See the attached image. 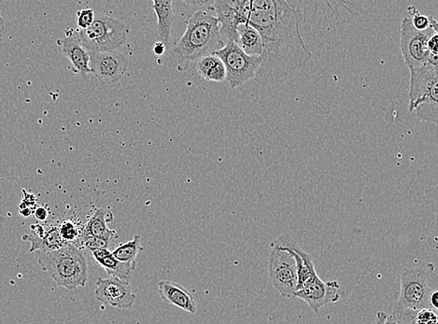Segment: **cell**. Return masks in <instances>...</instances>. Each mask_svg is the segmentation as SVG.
I'll return each instance as SVG.
<instances>
[{"label": "cell", "instance_id": "cell-11", "mask_svg": "<svg viewBox=\"0 0 438 324\" xmlns=\"http://www.w3.org/2000/svg\"><path fill=\"white\" fill-rule=\"evenodd\" d=\"M89 68L101 84L111 85L120 81L126 73L128 60L120 53H89Z\"/></svg>", "mask_w": 438, "mask_h": 324}, {"label": "cell", "instance_id": "cell-2", "mask_svg": "<svg viewBox=\"0 0 438 324\" xmlns=\"http://www.w3.org/2000/svg\"><path fill=\"white\" fill-rule=\"evenodd\" d=\"M225 46L216 16L198 10L188 20L187 30L172 49L180 73L187 70L192 62L214 55Z\"/></svg>", "mask_w": 438, "mask_h": 324}, {"label": "cell", "instance_id": "cell-26", "mask_svg": "<svg viewBox=\"0 0 438 324\" xmlns=\"http://www.w3.org/2000/svg\"><path fill=\"white\" fill-rule=\"evenodd\" d=\"M220 58L215 55H207L200 58V59L196 61V68H198V73L199 75L204 78L206 74L211 70L212 68L218 62H219Z\"/></svg>", "mask_w": 438, "mask_h": 324}, {"label": "cell", "instance_id": "cell-7", "mask_svg": "<svg viewBox=\"0 0 438 324\" xmlns=\"http://www.w3.org/2000/svg\"><path fill=\"white\" fill-rule=\"evenodd\" d=\"M438 34L437 21L432 19V25L426 30H417L410 18H403L401 23L400 49L403 61L410 70L429 63L438 66L437 55L430 54L429 41Z\"/></svg>", "mask_w": 438, "mask_h": 324}, {"label": "cell", "instance_id": "cell-24", "mask_svg": "<svg viewBox=\"0 0 438 324\" xmlns=\"http://www.w3.org/2000/svg\"><path fill=\"white\" fill-rule=\"evenodd\" d=\"M408 17L410 18L411 23L417 30H426L432 25V17H427V16L421 15L415 7L410 6L408 9Z\"/></svg>", "mask_w": 438, "mask_h": 324}, {"label": "cell", "instance_id": "cell-3", "mask_svg": "<svg viewBox=\"0 0 438 324\" xmlns=\"http://www.w3.org/2000/svg\"><path fill=\"white\" fill-rule=\"evenodd\" d=\"M38 262L57 286L68 291L84 287L88 281L86 255L74 244L68 243L57 251H39Z\"/></svg>", "mask_w": 438, "mask_h": 324}, {"label": "cell", "instance_id": "cell-30", "mask_svg": "<svg viewBox=\"0 0 438 324\" xmlns=\"http://www.w3.org/2000/svg\"><path fill=\"white\" fill-rule=\"evenodd\" d=\"M33 213L37 220H39V222H44L49 216V209L44 206H37L35 209H34Z\"/></svg>", "mask_w": 438, "mask_h": 324}, {"label": "cell", "instance_id": "cell-4", "mask_svg": "<svg viewBox=\"0 0 438 324\" xmlns=\"http://www.w3.org/2000/svg\"><path fill=\"white\" fill-rule=\"evenodd\" d=\"M410 111L419 121L437 124L438 66L427 63L410 70Z\"/></svg>", "mask_w": 438, "mask_h": 324}, {"label": "cell", "instance_id": "cell-12", "mask_svg": "<svg viewBox=\"0 0 438 324\" xmlns=\"http://www.w3.org/2000/svg\"><path fill=\"white\" fill-rule=\"evenodd\" d=\"M95 296L103 305L120 309H131L137 298L129 281L115 277L98 278Z\"/></svg>", "mask_w": 438, "mask_h": 324}, {"label": "cell", "instance_id": "cell-31", "mask_svg": "<svg viewBox=\"0 0 438 324\" xmlns=\"http://www.w3.org/2000/svg\"><path fill=\"white\" fill-rule=\"evenodd\" d=\"M428 303L430 307L434 309L435 312H437L438 309V292L437 289H434V291H432L431 294H430Z\"/></svg>", "mask_w": 438, "mask_h": 324}, {"label": "cell", "instance_id": "cell-21", "mask_svg": "<svg viewBox=\"0 0 438 324\" xmlns=\"http://www.w3.org/2000/svg\"><path fill=\"white\" fill-rule=\"evenodd\" d=\"M293 251L294 259H296L297 278H298V285L297 289L301 288L305 284L314 280L318 277L314 264H313L312 256L303 249L297 248L296 246H290ZM296 289V291H297Z\"/></svg>", "mask_w": 438, "mask_h": 324}, {"label": "cell", "instance_id": "cell-32", "mask_svg": "<svg viewBox=\"0 0 438 324\" xmlns=\"http://www.w3.org/2000/svg\"><path fill=\"white\" fill-rule=\"evenodd\" d=\"M166 47L164 46L162 42L158 41L155 44V47H153V53H155V55H158V57H161V55H163L164 52H166Z\"/></svg>", "mask_w": 438, "mask_h": 324}, {"label": "cell", "instance_id": "cell-14", "mask_svg": "<svg viewBox=\"0 0 438 324\" xmlns=\"http://www.w3.org/2000/svg\"><path fill=\"white\" fill-rule=\"evenodd\" d=\"M61 53L73 64L77 73L86 77L91 73L89 68V52L84 49L74 29H66L65 38L58 39Z\"/></svg>", "mask_w": 438, "mask_h": 324}, {"label": "cell", "instance_id": "cell-19", "mask_svg": "<svg viewBox=\"0 0 438 324\" xmlns=\"http://www.w3.org/2000/svg\"><path fill=\"white\" fill-rule=\"evenodd\" d=\"M237 31L238 47L251 57H261L263 41L259 32L249 23L238 26Z\"/></svg>", "mask_w": 438, "mask_h": 324}, {"label": "cell", "instance_id": "cell-9", "mask_svg": "<svg viewBox=\"0 0 438 324\" xmlns=\"http://www.w3.org/2000/svg\"><path fill=\"white\" fill-rule=\"evenodd\" d=\"M270 280L284 298H294L298 285L296 259L290 246H274L268 265Z\"/></svg>", "mask_w": 438, "mask_h": 324}, {"label": "cell", "instance_id": "cell-13", "mask_svg": "<svg viewBox=\"0 0 438 324\" xmlns=\"http://www.w3.org/2000/svg\"><path fill=\"white\" fill-rule=\"evenodd\" d=\"M341 297V284L339 281L329 280L325 283L318 276L297 289L294 294V298L306 302L316 314H318L321 309L326 305L338 302Z\"/></svg>", "mask_w": 438, "mask_h": 324}, {"label": "cell", "instance_id": "cell-33", "mask_svg": "<svg viewBox=\"0 0 438 324\" xmlns=\"http://www.w3.org/2000/svg\"><path fill=\"white\" fill-rule=\"evenodd\" d=\"M6 34H7L6 26H5L3 18H2V16L0 15V41H1L2 39L5 38V36H6Z\"/></svg>", "mask_w": 438, "mask_h": 324}, {"label": "cell", "instance_id": "cell-5", "mask_svg": "<svg viewBox=\"0 0 438 324\" xmlns=\"http://www.w3.org/2000/svg\"><path fill=\"white\" fill-rule=\"evenodd\" d=\"M435 269L432 263H426L419 267L403 270L401 274L400 294L392 313L395 320L397 321L406 312H416L423 309H431L428 298L432 291L428 283Z\"/></svg>", "mask_w": 438, "mask_h": 324}, {"label": "cell", "instance_id": "cell-10", "mask_svg": "<svg viewBox=\"0 0 438 324\" xmlns=\"http://www.w3.org/2000/svg\"><path fill=\"white\" fill-rule=\"evenodd\" d=\"M216 12L222 41L238 42V26L248 23L251 1L247 0H227L212 1Z\"/></svg>", "mask_w": 438, "mask_h": 324}, {"label": "cell", "instance_id": "cell-22", "mask_svg": "<svg viewBox=\"0 0 438 324\" xmlns=\"http://www.w3.org/2000/svg\"><path fill=\"white\" fill-rule=\"evenodd\" d=\"M143 251L142 247V238L140 236H134L133 240L127 241L126 243L120 244L113 252L114 258L122 263L131 264L136 262L137 255L140 251Z\"/></svg>", "mask_w": 438, "mask_h": 324}, {"label": "cell", "instance_id": "cell-28", "mask_svg": "<svg viewBox=\"0 0 438 324\" xmlns=\"http://www.w3.org/2000/svg\"><path fill=\"white\" fill-rule=\"evenodd\" d=\"M225 78H227V71H225L224 63L222 62L221 59L204 77L207 81L213 82H225Z\"/></svg>", "mask_w": 438, "mask_h": 324}, {"label": "cell", "instance_id": "cell-17", "mask_svg": "<svg viewBox=\"0 0 438 324\" xmlns=\"http://www.w3.org/2000/svg\"><path fill=\"white\" fill-rule=\"evenodd\" d=\"M151 4L158 16L156 38L166 47L171 39L172 26L174 23L173 3L171 0H153Z\"/></svg>", "mask_w": 438, "mask_h": 324}, {"label": "cell", "instance_id": "cell-20", "mask_svg": "<svg viewBox=\"0 0 438 324\" xmlns=\"http://www.w3.org/2000/svg\"><path fill=\"white\" fill-rule=\"evenodd\" d=\"M23 240L30 242L31 248L29 249L30 252L57 251L68 244L61 238L57 227H52L48 229L44 238H39L32 234L30 235L28 234L23 236Z\"/></svg>", "mask_w": 438, "mask_h": 324}, {"label": "cell", "instance_id": "cell-18", "mask_svg": "<svg viewBox=\"0 0 438 324\" xmlns=\"http://www.w3.org/2000/svg\"><path fill=\"white\" fill-rule=\"evenodd\" d=\"M108 219L113 220V214L105 209H95L82 230V238H104L111 240L116 235L114 230L108 227Z\"/></svg>", "mask_w": 438, "mask_h": 324}, {"label": "cell", "instance_id": "cell-16", "mask_svg": "<svg viewBox=\"0 0 438 324\" xmlns=\"http://www.w3.org/2000/svg\"><path fill=\"white\" fill-rule=\"evenodd\" d=\"M95 262L104 268L108 277H115L120 280L129 281L133 272L136 269V262L131 264L122 263L114 258L113 252L108 249H98L91 251Z\"/></svg>", "mask_w": 438, "mask_h": 324}, {"label": "cell", "instance_id": "cell-15", "mask_svg": "<svg viewBox=\"0 0 438 324\" xmlns=\"http://www.w3.org/2000/svg\"><path fill=\"white\" fill-rule=\"evenodd\" d=\"M158 291L162 300L166 304L174 305L190 314H196L198 307L191 292L180 284L171 280H161Z\"/></svg>", "mask_w": 438, "mask_h": 324}, {"label": "cell", "instance_id": "cell-6", "mask_svg": "<svg viewBox=\"0 0 438 324\" xmlns=\"http://www.w3.org/2000/svg\"><path fill=\"white\" fill-rule=\"evenodd\" d=\"M84 49L89 53L113 52L123 46L128 39V29L110 16L95 15L94 23L86 30H76Z\"/></svg>", "mask_w": 438, "mask_h": 324}, {"label": "cell", "instance_id": "cell-23", "mask_svg": "<svg viewBox=\"0 0 438 324\" xmlns=\"http://www.w3.org/2000/svg\"><path fill=\"white\" fill-rule=\"evenodd\" d=\"M57 227L61 238H62V240H65L66 243L73 244L74 241L78 240L79 236H82V232L79 229L78 225L74 222L73 220H64Z\"/></svg>", "mask_w": 438, "mask_h": 324}, {"label": "cell", "instance_id": "cell-8", "mask_svg": "<svg viewBox=\"0 0 438 324\" xmlns=\"http://www.w3.org/2000/svg\"><path fill=\"white\" fill-rule=\"evenodd\" d=\"M224 63L228 88L234 90L256 78L261 66V57L246 55L234 41H227L221 50L214 53Z\"/></svg>", "mask_w": 438, "mask_h": 324}, {"label": "cell", "instance_id": "cell-25", "mask_svg": "<svg viewBox=\"0 0 438 324\" xmlns=\"http://www.w3.org/2000/svg\"><path fill=\"white\" fill-rule=\"evenodd\" d=\"M413 324H438L437 312L431 309L419 310L414 315Z\"/></svg>", "mask_w": 438, "mask_h": 324}, {"label": "cell", "instance_id": "cell-1", "mask_svg": "<svg viewBox=\"0 0 438 324\" xmlns=\"http://www.w3.org/2000/svg\"><path fill=\"white\" fill-rule=\"evenodd\" d=\"M248 23L259 32L263 41L262 63L254 78L262 86L288 81L312 59L296 12L288 1H251Z\"/></svg>", "mask_w": 438, "mask_h": 324}, {"label": "cell", "instance_id": "cell-29", "mask_svg": "<svg viewBox=\"0 0 438 324\" xmlns=\"http://www.w3.org/2000/svg\"><path fill=\"white\" fill-rule=\"evenodd\" d=\"M375 324H399L392 314L384 312H378L376 315Z\"/></svg>", "mask_w": 438, "mask_h": 324}, {"label": "cell", "instance_id": "cell-27", "mask_svg": "<svg viewBox=\"0 0 438 324\" xmlns=\"http://www.w3.org/2000/svg\"><path fill=\"white\" fill-rule=\"evenodd\" d=\"M95 12L92 9H84L79 10L76 15L77 25L79 30H86L94 23Z\"/></svg>", "mask_w": 438, "mask_h": 324}]
</instances>
